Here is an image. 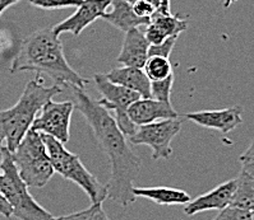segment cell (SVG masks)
Returning <instances> with one entry per match:
<instances>
[{"label": "cell", "instance_id": "1", "mask_svg": "<svg viewBox=\"0 0 254 220\" xmlns=\"http://www.w3.org/2000/svg\"><path fill=\"white\" fill-rule=\"evenodd\" d=\"M69 88L74 95V107L83 115L99 145L110 159L111 176L106 184L108 197L122 206L133 204L137 200L133 193V183L141 171L139 158L133 153L117 120L106 108L81 88L74 86Z\"/></svg>", "mask_w": 254, "mask_h": 220}, {"label": "cell", "instance_id": "2", "mask_svg": "<svg viewBox=\"0 0 254 220\" xmlns=\"http://www.w3.org/2000/svg\"><path fill=\"white\" fill-rule=\"evenodd\" d=\"M18 72L46 74L59 86H74L81 89L88 83V79L81 77L69 65L63 45L53 28L35 31L22 41L10 65V73Z\"/></svg>", "mask_w": 254, "mask_h": 220}, {"label": "cell", "instance_id": "3", "mask_svg": "<svg viewBox=\"0 0 254 220\" xmlns=\"http://www.w3.org/2000/svg\"><path fill=\"white\" fill-rule=\"evenodd\" d=\"M59 93H62L59 84L46 87L41 79L30 81L18 102L8 110L0 111V131L3 132L4 144L9 152H14L32 126L37 113Z\"/></svg>", "mask_w": 254, "mask_h": 220}, {"label": "cell", "instance_id": "4", "mask_svg": "<svg viewBox=\"0 0 254 220\" xmlns=\"http://www.w3.org/2000/svg\"><path fill=\"white\" fill-rule=\"evenodd\" d=\"M41 137L48 149V154L55 173H59L65 179L78 184L90 197L92 204H100L108 199L106 186L100 183L99 179L87 170L78 155L69 152L63 143H60L59 140L50 135L41 134Z\"/></svg>", "mask_w": 254, "mask_h": 220}, {"label": "cell", "instance_id": "5", "mask_svg": "<svg viewBox=\"0 0 254 220\" xmlns=\"http://www.w3.org/2000/svg\"><path fill=\"white\" fill-rule=\"evenodd\" d=\"M0 193L13 209V217L19 220H53L54 217L42 208L28 192V186L21 178L12 158V152L4 146L0 167Z\"/></svg>", "mask_w": 254, "mask_h": 220}, {"label": "cell", "instance_id": "6", "mask_svg": "<svg viewBox=\"0 0 254 220\" xmlns=\"http://www.w3.org/2000/svg\"><path fill=\"white\" fill-rule=\"evenodd\" d=\"M12 158L28 187H44L55 173L41 134L33 129L26 132L19 145L12 152Z\"/></svg>", "mask_w": 254, "mask_h": 220}, {"label": "cell", "instance_id": "7", "mask_svg": "<svg viewBox=\"0 0 254 220\" xmlns=\"http://www.w3.org/2000/svg\"><path fill=\"white\" fill-rule=\"evenodd\" d=\"M93 81L96 83V88L102 95L99 103L108 111H114L117 124L123 131V134L128 137L132 136L137 126L129 119L128 108L135 101L142 98L141 95L119 84L113 83L105 74H95Z\"/></svg>", "mask_w": 254, "mask_h": 220}, {"label": "cell", "instance_id": "8", "mask_svg": "<svg viewBox=\"0 0 254 220\" xmlns=\"http://www.w3.org/2000/svg\"><path fill=\"white\" fill-rule=\"evenodd\" d=\"M182 130L179 119L160 120L137 126L129 141L134 145H147L152 149V159H169L173 154L171 141Z\"/></svg>", "mask_w": 254, "mask_h": 220}, {"label": "cell", "instance_id": "9", "mask_svg": "<svg viewBox=\"0 0 254 220\" xmlns=\"http://www.w3.org/2000/svg\"><path fill=\"white\" fill-rule=\"evenodd\" d=\"M74 110V102H54L51 99L41 108L39 116L33 120L31 129L41 134L50 135L60 143H68L70 137V119Z\"/></svg>", "mask_w": 254, "mask_h": 220}, {"label": "cell", "instance_id": "10", "mask_svg": "<svg viewBox=\"0 0 254 220\" xmlns=\"http://www.w3.org/2000/svg\"><path fill=\"white\" fill-rule=\"evenodd\" d=\"M111 0H83V3L77 6L74 14L55 24L53 31L58 36L62 33H72L74 36H79L84 28L108 12Z\"/></svg>", "mask_w": 254, "mask_h": 220}, {"label": "cell", "instance_id": "11", "mask_svg": "<svg viewBox=\"0 0 254 220\" xmlns=\"http://www.w3.org/2000/svg\"><path fill=\"white\" fill-rule=\"evenodd\" d=\"M242 112L243 107L233 106V107L222 108V110L190 112L184 115V117L202 128L213 129V130H218L222 134H227L243 122Z\"/></svg>", "mask_w": 254, "mask_h": 220}, {"label": "cell", "instance_id": "12", "mask_svg": "<svg viewBox=\"0 0 254 220\" xmlns=\"http://www.w3.org/2000/svg\"><path fill=\"white\" fill-rule=\"evenodd\" d=\"M128 116L135 126H142L160 120L179 119L170 102L155 98H139L128 108Z\"/></svg>", "mask_w": 254, "mask_h": 220}, {"label": "cell", "instance_id": "13", "mask_svg": "<svg viewBox=\"0 0 254 220\" xmlns=\"http://www.w3.org/2000/svg\"><path fill=\"white\" fill-rule=\"evenodd\" d=\"M236 190V178L226 181L218 184L217 187L208 192L198 196L197 199L190 200L184 208L186 214L193 217L207 210H222L231 204L234 193Z\"/></svg>", "mask_w": 254, "mask_h": 220}, {"label": "cell", "instance_id": "14", "mask_svg": "<svg viewBox=\"0 0 254 220\" xmlns=\"http://www.w3.org/2000/svg\"><path fill=\"white\" fill-rule=\"evenodd\" d=\"M151 44L144 36V32L139 28H132L126 32V39L123 42L118 61L124 66L143 69L147 59Z\"/></svg>", "mask_w": 254, "mask_h": 220}, {"label": "cell", "instance_id": "15", "mask_svg": "<svg viewBox=\"0 0 254 220\" xmlns=\"http://www.w3.org/2000/svg\"><path fill=\"white\" fill-rule=\"evenodd\" d=\"M187 28H188V22L186 19L179 18L178 15H173L171 13L165 14V13L156 12L151 17V22L147 26L144 36L151 45H159L169 37L179 36Z\"/></svg>", "mask_w": 254, "mask_h": 220}, {"label": "cell", "instance_id": "16", "mask_svg": "<svg viewBox=\"0 0 254 220\" xmlns=\"http://www.w3.org/2000/svg\"><path fill=\"white\" fill-rule=\"evenodd\" d=\"M105 75L110 82L138 93L142 98H152L151 81L148 79L143 69L123 66V68L113 69L111 72Z\"/></svg>", "mask_w": 254, "mask_h": 220}, {"label": "cell", "instance_id": "17", "mask_svg": "<svg viewBox=\"0 0 254 220\" xmlns=\"http://www.w3.org/2000/svg\"><path fill=\"white\" fill-rule=\"evenodd\" d=\"M110 6L111 10H108L105 14H102L101 18L113 24L118 30L127 32L132 28L150 24L151 19L138 17L133 10L132 4L127 3L126 0H111Z\"/></svg>", "mask_w": 254, "mask_h": 220}, {"label": "cell", "instance_id": "18", "mask_svg": "<svg viewBox=\"0 0 254 220\" xmlns=\"http://www.w3.org/2000/svg\"><path fill=\"white\" fill-rule=\"evenodd\" d=\"M133 193L135 197H144L159 205H187L190 196L186 191L173 187H134Z\"/></svg>", "mask_w": 254, "mask_h": 220}, {"label": "cell", "instance_id": "19", "mask_svg": "<svg viewBox=\"0 0 254 220\" xmlns=\"http://www.w3.org/2000/svg\"><path fill=\"white\" fill-rule=\"evenodd\" d=\"M230 205L254 211V173L242 170L236 178V190Z\"/></svg>", "mask_w": 254, "mask_h": 220}, {"label": "cell", "instance_id": "20", "mask_svg": "<svg viewBox=\"0 0 254 220\" xmlns=\"http://www.w3.org/2000/svg\"><path fill=\"white\" fill-rule=\"evenodd\" d=\"M143 70L151 82L162 81L173 74V66L169 59L161 56H150L143 66Z\"/></svg>", "mask_w": 254, "mask_h": 220}, {"label": "cell", "instance_id": "21", "mask_svg": "<svg viewBox=\"0 0 254 220\" xmlns=\"http://www.w3.org/2000/svg\"><path fill=\"white\" fill-rule=\"evenodd\" d=\"M53 220H108V217L102 209V202H100V204H92L86 210L64 215V217L54 218Z\"/></svg>", "mask_w": 254, "mask_h": 220}, {"label": "cell", "instance_id": "22", "mask_svg": "<svg viewBox=\"0 0 254 220\" xmlns=\"http://www.w3.org/2000/svg\"><path fill=\"white\" fill-rule=\"evenodd\" d=\"M174 84V73L165 78L162 81L151 82V94L152 98L159 99L162 102H170L171 89H173Z\"/></svg>", "mask_w": 254, "mask_h": 220}, {"label": "cell", "instance_id": "23", "mask_svg": "<svg viewBox=\"0 0 254 220\" xmlns=\"http://www.w3.org/2000/svg\"><path fill=\"white\" fill-rule=\"evenodd\" d=\"M33 6L40 9H64V8H72L79 6L83 0H28Z\"/></svg>", "mask_w": 254, "mask_h": 220}, {"label": "cell", "instance_id": "24", "mask_svg": "<svg viewBox=\"0 0 254 220\" xmlns=\"http://www.w3.org/2000/svg\"><path fill=\"white\" fill-rule=\"evenodd\" d=\"M213 220H253V211L229 205L220 210V214Z\"/></svg>", "mask_w": 254, "mask_h": 220}, {"label": "cell", "instance_id": "25", "mask_svg": "<svg viewBox=\"0 0 254 220\" xmlns=\"http://www.w3.org/2000/svg\"><path fill=\"white\" fill-rule=\"evenodd\" d=\"M178 37L179 36H171L169 37V39L165 40L164 42L159 44V45H151L150 50H148V57L161 56V57H165V59H169L174 46H175V44H177Z\"/></svg>", "mask_w": 254, "mask_h": 220}, {"label": "cell", "instance_id": "26", "mask_svg": "<svg viewBox=\"0 0 254 220\" xmlns=\"http://www.w3.org/2000/svg\"><path fill=\"white\" fill-rule=\"evenodd\" d=\"M133 10L138 17L147 19H151V17L156 13V8L148 0H137L133 4Z\"/></svg>", "mask_w": 254, "mask_h": 220}, {"label": "cell", "instance_id": "27", "mask_svg": "<svg viewBox=\"0 0 254 220\" xmlns=\"http://www.w3.org/2000/svg\"><path fill=\"white\" fill-rule=\"evenodd\" d=\"M150 3L156 8V12L165 13L169 14L170 13V0H148Z\"/></svg>", "mask_w": 254, "mask_h": 220}, {"label": "cell", "instance_id": "28", "mask_svg": "<svg viewBox=\"0 0 254 220\" xmlns=\"http://www.w3.org/2000/svg\"><path fill=\"white\" fill-rule=\"evenodd\" d=\"M0 215H3L5 218L13 217V209L8 200L0 193Z\"/></svg>", "mask_w": 254, "mask_h": 220}, {"label": "cell", "instance_id": "29", "mask_svg": "<svg viewBox=\"0 0 254 220\" xmlns=\"http://www.w3.org/2000/svg\"><path fill=\"white\" fill-rule=\"evenodd\" d=\"M21 0H0V15L5 9H8L9 6H12L13 4L18 3Z\"/></svg>", "mask_w": 254, "mask_h": 220}, {"label": "cell", "instance_id": "30", "mask_svg": "<svg viewBox=\"0 0 254 220\" xmlns=\"http://www.w3.org/2000/svg\"><path fill=\"white\" fill-rule=\"evenodd\" d=\"M4 146H5V144H4V135L3 132L0 131V167H1V162H3Z\"/></svg>", "mask_w": 254, "mask_h": 220}, {"label": "cell", "instance_id": "31", "mask_svg": "<svg viewBox=\"0 0 254 220\" xmlns=\"http://www.w3.org/2000/svg\"><path fill=\"white\" fill-rule=\"evenodd\" d=\"M126 1H127V3H129V4H132V5H133V4H134V3H135V1H137V0H126Z\"/></svg>", "mask_w": 254, "mask_h": 220}, {"label": "cell", "instance_id": "32", "mask_svg": "<svg viewBox=\"0 0 254 220\" xmlns=\"http://www.w3.org/2000/svg\"><path fill=\"white\" fill-rule=\"evenodd\" d=\"M3 46H4V40L0 39V48L3 47Z\"/></svg>", "mask_w": 254, "mask_h": 220}, {"label": "cell", "instance_id": "33", "mask_svg": "<svg viewBox=\"0 0 254 220\" xmlns=\"http://www.w3.org/2000/svg\"><path fill=\"white\" fill-rule=\"evenodd\" d=\"M253 220H254V211H253Z\"/></svg>", "mask_w": 254, "mask_h": 220}, {"label": "cell", "instance_id": "34", "mask_svg": "<svg viewBox=\"0 0 254 220\" xmlns=\"http://www.w3.org/2000/svg\"><path fill=\"white\" fill-rule=\"evenodd\" d=\"M108 220H109V219H108Z\"/></svg>", "mask_w": 254, "mask_h": 220}]
</instances>
